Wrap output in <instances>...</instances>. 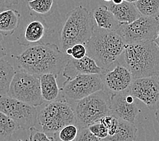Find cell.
Returning a JSON list of instances; mask_svg holds the SVG:
<instances>
[{"mask_svg":"<svg viewBox=\"0 0 159 141\" xmlns=\"http://www.w3.org/2000/svg\"><path fill=\"white\" fill-rule=\"evenodd\" d=\"M70 58L56 44L41 43L28 46L16 59L20 70L39 77L46 73L58 75Z\"/></svg>","mask_w":159,"mask_h":141,"instance_id":"6da1fadb","label":"cell"},{"mask_svg":"<svg viewBox=\"0 0 159 141\" xmlns=\"http://www.w3.org/2000/svg\"><path fill=\"white\" fill-rule=\"evenodd\" d=\"M118 60L126 67L133 75L134 79L158 76L159 49L153 41L126 44Z\"/></svg>","mask_w":159,"mask_h":141,"instance_id":"7a4b0ae2","label":"cell"},{"mask_svg":"<svg viewBox=\"0 0 159 141\" xmlns=\"http://www.w3.org/2000/svg\"><path fill=\"white\" fill-rule=\"evenodd\" d=\"M92 14L86 7L79 6L68 13L62 27L59 32V41L62 51L65 53L74 45H86L95 29Z\"/></svg>","mask_w":159,"mask_h":141,"instance_id":"3957f363","label":"cell"},{"mask_svg":"<svg viewBox=\"0 0 159 141\" xmlns=\"http://www.w3.org/2000/svg\"><path fill=\"white\" fill-rule=\"evenodd\" d=\"M125 43L116 31L95 28L93 35L85 45L87 55L92 58L102 69L116 61L122 54Z\"/></svg>","mask_w":159,"mask_h":141,"instance_id":"277c9868","label":"cell"},{"mask_svg":"<svg viewBox=\"0 0 159 141\" xmlns=\"http://www.w3.org/2000/svg\"><path fill=\"white\" fill-rule=\"evenodd\" d=\"M37 123L46 134L54 135L69 124H76L73 102L62 98L50 102L40 110Z\"/></svg>","mask_w":159,"mask_h":141,"instance_id":"5b68a950","label":"cell"},{"mask_svg":"<svg viewBox=\"0 0 159 141\" xmlns=\"http://www.w3.org/2000/svg\"><path fill=\"white\" fill-rule=\"evenodd\" d=\"M76 125L79 129L88 128L111 115V95L102 90L80 101L73 102Z\"/></svg>","mask_w":159,"mask_h":141,"instance_id":"8992f818","label":"cell"},{"mask_svg":"<svg viewBox=\"0 0 159 141\" xmlns=\"http://www.w3.org/2000/svg\"><path fill=\"white\" fill-rule=\"evenodd\" d=\"M7 95L33 106L43 103L38 76L22 70L16 71Z\"/></svg>","mask_w":159,"mask_h":141,"instance_id":"52a82bcc","label":"cell"},{"mask_svg":"<svg viewBox=\"0 0 159 141\" xmlns=\"http://www.w3.org/2000/svg\"><path fill=\"white\" fill-rule=\"evenodd\" d=\"M159 31V18L142 15L130 24L122 25L117 30L125 44L153 41Z\"/></svg>","mask_w":159,"mask_h":141,"instance_id":"ba28073f","label":"cell"},{"mask_svg":"<svg viewBox=\"0 0 159 141\" xmlns=\"http://www.w3.org/2000/svg\"><path fill=\"white\" fill-rule=\"evenodd\" d=\"M102 90L104 86L100 75H79L64 82L61 94L69 101L75 102Z\"/></svg>","mask_w":159,"mask_h":141,"instance_id":"9c48e42d","label":"cell"},{"mask_svg":"<svg viewBox=\"0 0 159 141\" xmlns=\"http://www.w3.org/2000/svg\"><path fill=\"white\" fill-rule=\"evenodd\" d=\"M0 110L13 120L24 130L35 127L37 123L38 111L36 107L8 95L0 97Z\"/></svg>","mask_w":159,"mask_h":141,"instance_id":"30bf717a","label":"cell"},{"mask_svg":"<svg viewBox=\"0 0 159 141\" xmlns=\"http://www.w3.org/2000/svg\"><path fill=\"white\" fill-rule=\"evenodd\" d=\"M100 75L104 90L111 94L128 92L134 80L131 71L117 60Z\"/></svg>","mask_w":159,"mask_h":141,"instance_id":"8fae6325","label":"cell"},{"mask_svg":"<svg viewBox=\"0 0 159 141\" xmlns=\"http://www.w3.org/2000/svg\"><path fill=\"white\" fill-rule=\"evenodd\" d=\"M128 92L148 107H152L159 100L158 76L134 79Z\"/></svg>","mask_w":159,"mask_h":141,"instance_id":"7c38bea8","label":"cell"},{"mask_svg":"<svg viewBox=\"0 0 159 141\" xmlns=\"http://www.w3.org/2000/svg\"><path fill=\"white\" fill-rule=\"evenodd\" d=\"M128 92L112 94L111 95V115L117 119L135 123L136 117L141 111L135 102L127 100Z\"/></svg>","mask_w":159,"mask_h":141,"instance_id":"4fadbf2b","label":"cell"},{"mask_svg":"<svg viewBox=\"0 0 159 141\" xmlns=\"http://www.w3.org/2000/svg\"><path fill=\"white\" fill-rule=\"evenodd\" d=\"M102 70L95 60L88 55L78 60L70 56L62 71V75L66 79H71L79 75H100Z\"/></svg>","mask_w":159,"mask_h":141,"instance_id":"5bb4252c","label":"cell"},{"mask_svg":"<svg viewBox=\"0 0 159 141\" xmlns=\"http://www.w3.org/2000/svg\"><path fill=\"white\" fill-rule=\"evenodd\" d=\"M50 30L42 17L35 16L26 26L19 44L23 46L39 44L45 37L49 35Z\"/></svg>","mask_w":159,"mask_h":141,"instance_id":"9a60e30c","label":"cell"},{"mask_svg":"<svg viewBox=\"0 0 159 141\" xmlns=\"http://www.w3.org/2000/svg\"><path fill=\"white\" fill-rule=\"evenodd\" d=\"M108 9L122 25L130 24L142 16L135 3L129 2L124 1L119 5L111 3Z\"/></svg>","mask_w":159,"mask_h":141,"instance_id":"2e32d148","label":"cell"},{"mask_svg":"<svg viewBox=\"0 0 159 141\" xmlns=\"http://www.w3.org/2000/svg\"><path fill=\"white\" fill-rule=\"evenodd\" d=\"M92 16L100 29L116 31L122 25L107 6H100L94 8L92 10Z\"/></svg>","mask_w":159,"mask_h":141,"instance_id":"e0dca14e","label":"cell"},{"mask_svg":"<svg viewBox=\"0 0 159 141\" xmlns=\"http://www.w3.org/2000/svg\"><path fill=\"white\" fill-rule=\"evenodd\" d=\"M41 95L43 101L52 102L58 98L61 92L57 83V75L46 73L39 76Z\"/></svg>","mask_w":159,"mask_h":141,"instance_id":"ac0fdd59","label":"cell"},{"mask_svg":"<svg viewBox=\"0 0 159 141\" xmlns=\"http://www.w3.org/2000/svg\"><path fill=\"white\" fill-rule=\"evenodd\" d=\"M20 19V12L14 9L0 12V33L3 36L12 35L19 26Z\"/></svg>","mask_w":159,"mask_h":141,"instance_id":"d6986e66","label":"cell"},{"mask_svg":"<svg viewBox=\"0 0 159 141\" xmlns=\"http://www.w3.org/2000/svg\"><path fill=\"white\" fill-rule=\"evenodd\" d=\"M138 128L134 124L118 119V127L115 134L103 141H135L138 137Z\"/></svg>","mask_w":159,"mask_h":141,"instance_id":"ffe728a7","label":"cell"},{"mask_svg":"<svg viewBox=\"0 0 159 141\" xmlns=\"http://www.w3.org/2000/svg\"><path fill=\"white\" fill-rule=\"evenodd\" d=\"M16 71L4 58L0 59V97L7 95Z\"/></svg>","mask_w":159,"mask_h":141,"instance_id":"44dd1931","label":"cell"},{"mask_svg":"<svg viewBox=\"0 0 159 141\" xmlns=\"http://www.w3.org/2000/svg\"><path fill=\"white\" fill-rule=\"evenodd\" d=\"M55 0H31L26 6L32 16L43 17L50 15L53 10Z\"/></svg>","mask_w":159,"mask_h":141,"instance_id":"7402d4cb","label":"cell"},{"mask_svg":"<svg viewBox=\"0 0 159 141\" xmlns=\"http://www.w3.org/2000/svg\"><path fill=\"white\" fill-rule=\"evenodd\" d=\"M18 125L0 110V141H10L18 129Z\"/></svg>","mask_w":159,"mask_h":141,"instance_id":"603a6c76","label":"cell"},{"mask_svg":"<svg viewBox=\"0 0 159 141\" xmlns=\"http://www.w3.org/2000/svg\"><path fill=\"white\" fill-rule=\"evenodd\" d=\"M134 3L143 16H157L159 15V0H138Z\"/></svg>","mask_w":159,"mask_h":141,"instance_id":"cb8c5ba5","label":"cell"},{"mask_svg":"<svg viewBox=\"0 0 159 141\" xmlns=\"http://www.w3.org/2000/svg\"><path fill=\"white\" fill-rule=\"evenodd\" d=\"M79 128L76 124H69L52 135L55 141H75L79 135Z\"/></svg>","mask_w":159,"mask_h":141,"instance_id":"d4e9b609","label":"cell"},{"mask_svg":"<svg viewBox=\"0 0 159 141\" xmlns=\"http://www.w3.org/2000/svg\"><path fill=\"white\" fill-rule=\"evenodd\" d=\"M100 123L108 129V136H112L116 133L118 127V119L116 117L111 115L105 116L100 121Z\"/></svg>","mask_w":159,"mask_h":141,"instance_id":"484cf974","label":"cell"},{"mask_svg":"<svg viewBox=\"0 0 159 141\" xmlns=\"http://www.w3.org/2000/svg\"><path fill=\"white\" fill-rule=\"evenodd\" d=\"M29 141H55L53 136H48L44 132L38 130L35 127H32L29 129Z\"/></svg>","mask_w":159,"mask_h":141,"instance_id":"4316f807","label":"cell"},{"mask_svg":"<svg viewBox=\"0 0 159 141\" xmlns=\"http://www.w3.org/2000/svg\"><path fill=\"white\" fill-rule=\"evenodd\" d=\"M88 129L93 134L102 140H104L108 136V129L100 122L90 125Z\"/></svg>","mask_w":159,"mask_h":141,"instance_id":"83f0119b","label":"cell"},{"mask_svg":"<svg viewBox=\"0 0 159 141\" xmlns=\"http://www.w3.org/2000/svg\"><path fill=\"white\" fill-rule=\"evenodd\" d=\"M75 141H103L90 132L88 128L79 129V135Z\"/></svg>","mask_w":159,"mask_h":141,"instance_id":"f1b7e54d","label":"cell"},{"mask_svg":"<svg viewBox=\"0 0 159 141\" xmlns=\"http://www.w3.org/2000/svg\"><path fill=\"white\" fill-rule=\"evenodd\" d=\"M72 49L71 57L74 59H81L87 55V49L85 45L77 44L74 45Z\"/></svg>","mask_w":159,"mask_h":141,"instance_id":"f546056e","label":"cell"},{"mask_svg":"<svg viewBox=\"0 0 159 141\" xmlns=\"http://www.w3.org/2000/svg\"><path fill=\"white\" fill-rule=\"evenodd\" d=\"M19 0H0V12L10 8L14 5H18Z\"/></svg>","mask_w":159,"mask_h":141,"instance_id":"4dcf8cb0","label":"cell"},{"mask_svg":"<svg viewBox=\"0 0 159 141\" xmlns=\"http://www.w3.org/2000/svg\"><path fill=\"white\" fill-rule=\"evenodd\" d=\"M7 55L6 48L4 44V39H3V35L0 33V59L4 58Z\"/></svg>","mask_w":159,"mask_h":141,"instance_id":"1f68e13d","label":"cell"},{"mask_svg":"<svg viewBox=\"0 0 159 141\" xmlns=\"http://www.w3.org/2000/svg\"><path fill=\"white\" fill-rule=\"evenodd\" d=\"M157 16L159 18V15H158V16ZM154 42L155 43V44L157 45V48H158V49H159V31H158V35H157V37H156V39H155V40H154Z\"/></svg>","mask_w":159,"mask_h":141,"instance_id":"d6a6232c","label":"cell"},{"mask_svg":"<svg viewBox=\"0 0 159 141\" xmlns=\"http://www.w3.org/2000/svg\"><path fill=\"white\" fill-rule=\"evenodd\" d=\"M112 1L114 4L119 5L120 4V3H122L124 2V0H112Z\"/></svg>","mask_w":159,"mask_h":141,"instance_id":"836d02e7","label":"cell"},{"mask_svg":"<svg viewBox=\"0 0 159 141\" xmlns=\"http://www.w3.org/2000/svg\"><path fill=\"white\" fill-rule=\"evenodd\" d=\"M155 117H156V120L159 124V109H158L156 113H155Z\"/></svg>","mask_w":159,"mask_h":141,"instance_id":"e575fe53","label":"cell"},{"mask_svg":"<svg viewBox=\"0 0 159 141\" xmlns=\"http://www.w3.org/2000/svg\"><path fill=\"white\" fill-rule=\"evenodd\" d=\"M138 0H129V2H131V3H135L136 2H138Z\"/></svg>","mask_w":159,"mask_h":141,"instance_id":"d590c367","label":"cell"},{"mask_svg":"<svg viewBox=\"0 0 159 141\" xmlns=\"http://www.w3.org/2000/svg\"><path fill=\"white\" fill-rule=\"evenodd\" d=\"M104 1H105V2H111V1H112V0H104Z\"/></svg>","mask_w":159,"mask_h":141,"instance_id":"8d00e7d4","label":"cell"},{"mask_svg":"<svg viewBox=\"0 0 159 141\" xmlns=\"http://www.w3.org/2000/svg\"><path fill=\"white\" fill-rule=\"evenodd\" d=\"M18 141H23V140H21V139H18Z\"/></svg>","mask_w":159,"mask_h":141,"instance_id":"74e56055","label":"cell"},{"mask_svg":"<svg viewBox=\"0 0 159 141\" xmlns=\"http://www.w3.org/2000/svg\"><path fill=\"white\" fill-rule=\"evenodd\" d=\"M25 1L27 2H29V1H31V0H25Z\"/></svg>","mask_w":159,"mask_h":141,"instance_id":"f35d334b","label":"cell"},{"mask_svg":"<svg viewBox=\"0 0 159 141\" xmlns=\"http://www.w3.org/2000/svg\"><path fill=\"white\" fill-rule=\"evenodd\" d=\"M124 1H125V2H129V0H124Z\"/></svg>","mask_w":159,"mask_h":141,"instance_id":"ab89813d","label":"cell"},{"mask_svg":"<svg viewBox=\"0 0 159 141\" xmlns=\"http://www.w3.org/2000/svg\"><path fill=\"white\" fill-rule=\"evenodd\" d=\"M158 79H159V75H158Z\"/></svg>","mask_w":159,"mask_h":141,"instance_id":"60d3db41","label":"cell"}]
</instances>
